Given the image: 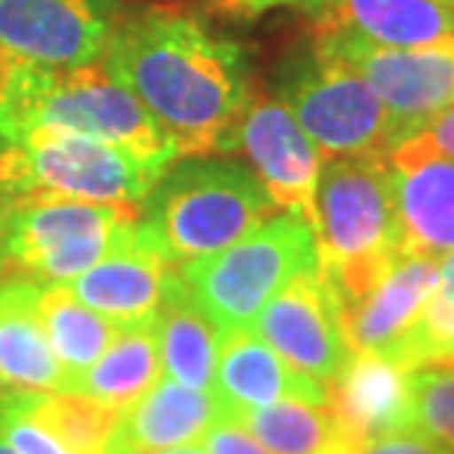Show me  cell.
<instances>
[{
	"label": "cell",
	"instance_id": "1",
	"mask_svg": "<svg viewBox=\"0 0 454 454\" xmlns=\"http://www.w3.org/2000/svg\"><path fill=\"white\" fill-rule=\"evenodd\" d=\"M101 66L133 92L177 153H215L251 101L248 51L192 12L121 15Z\"/></svg>",
	"mask_w": 454,
	"mask_h": 454
},
{
	"label": "cell",
	"instance_id": "2",
	"mask_svg": "<svg viewBox=\"0 0 454 454\" xmlns=\"http://www.w3.org/2000/svg\"><path fill=\"white\" fill-rule=\"evenodd\" d=\"M39 130L80 133L180 157L151 113L101 62L62 71L0 62V136L18 145Z\"/></svg>",
	"mask_w": 454,
	"mask_h": 454
},
{
	"label": "cell",
	"instance_id": "3",
	"mask_svg": "<svg viewBox=\"0 0 454 454\" xmlns=\"http://www.w3.org/2000/svg\"><path fill=\"white\" fill-rule=\"evenodd\" d=\"M275 213L248 162L227 153L171 160L142 201V222L157 233L175 266L227 248Z\"/></svg>",
	"mask_w": 454,
	"mask_h": 454
},
{
	"label": "cell",
	"instance_id": "4",
	"mask_svg": "<svg viewBox=\"0 0 454 454\" xmlns=\"http://www.w3.org/2000/svg\"><path fill=\"white\" fill-rule=\"evenodd\" d=\"M313 233L319 271L340 304L363 295L404 251L387 160L333 157L322 162Z\"/></svg>",
	"mask_w": 454,
	"mask_h": 454
},
{
	"label": "cell",
	"instance_id": "5",
	"mask_svg": "<svg viewBox=\"0 0 454 454\" xmlns=\"http://www.w3.org/2000/svg\"><path fill=\"white\" fill-rule=\"evenodd\" d=\"M313 269H319L316 233L295 213H271L227 248L177 266L189 295L222 333L251 328L280 286Z\"/></svg>",
	"mask_w": 454,
	"mask_h": 454
},
{
	"label": "cell",
	"instance_id": "6",
	"mask_svg": "<svg viewBox=\"0 0 454 454\" xmlns=\"http://www.w3.org/2000/svg\"><path fill=\"white\" fill-rule=\"evenodd\" d=\"M271 95L295 115L325 160L393 153L389 118L372 86L310 35L271 74Z\"/></svg>",
	"mask_w": 454,
	"mask_h": 454
},
{
	"label": "cell",
	"instance_id": "7",
	"mask_svg": "<svg viewBox=\"0 0 454 454\" xmlns=\"http://www.w3.org/2000/svg\"><path fill=\"white\" fill-rule=\"evenodd\" d=\"M139 215L142 210L136 207L59 195L15 201L6 227V275H24L39 284H71L92 269Z\"/></svg>",
	"mask_w": 454,
	"mask_h": 454
},
{
	"label": "cell",
	"instance_id": "8",
	"mask_svg": "<svg viewBox=\"0 0 454 454\" xmlns=\"http://www.w3.org/2000/svg\"><path fill=\"white\" fill-rule=\"evenodd\" d=\"M18 145L30 160L35 195H59L136 210H142V201L168 162L177 160L62 130L30 133Z\"/></svg>",
	"mask_w": 454,
	"mask_h": 454
},
{
	"label": "cell",
	"instance_id": "9",
	"mask_svg": "<svg viewBox=\"0 0 454 454\" xmlns=\"http://www.w3.org/2000/svg\"><path fill=\"white\" fill-rule=\"evenodd\" d=\"M313 39L372 86L387 110L393 148L454 101V39L431 48H380L322 21H316Z\"/></svg>",
	"mask_w": 454,
	"mask_h": 454
},
{
	"label": "cell",
	"instance_id": "10",
	"mask_svg": "<svg viewBox=\"0 0 454 454\" xmlns=\"http://www.w3.org/2000/svg\"><path fill=\"white\" fill-rule=\"evenodd\" d=\"M215 153H239L280 213L310 222L325 157L275 95H251Z\"/></svg>",
	"mask_w": 454,
	"mask_h": 454
},
{
	"label": "cell",
	"instance_id": "11",
	"mask_svg": "<svg viewBox=\"0 0 454 454\" xmlns=\"http://www.w3.org/2000/svg\"><path fill=\"white\" fill-rule=\"evenodd\" d=\"M124 0H0V62L80 68L101 62Z\"/></svg>",
	"mask_w": 454,
	"mask_h": 454
},
{
	"label": "cell",
	"instance_id": "12",
	"mask_svg": "<svg viewBox=\"0 0 454 454\" xmlns=\"http://www.w3.org/2000/svg\"><path fill=\"white\" fill-rule=\"evenodd\" d=\"M251 328L289 366L322 387H328L351 357L340 298L319 269L301 271L280 286Z\"/></svg>",
	"mask_w": 454,
	"mask_h": 454
},
{
	"label": "cell",
	"instance_id": "13",
	"mask_svg": "<svg viewBox=\"0 0 454 454\" xmlns=\"http://www.w3.org/2000/svg\"><path fill=\"white\" fill-rule=\"evenodd\" d=\"M175 269L157 233L139 215L124 227L121 239L68 286L80 301L121 328L157 319Z\"/></svg>",
	"mask_w": 454,
	"mask_h": 454
},
{
	"label": "cell",
	"instance_id": "14",
	"mask_svg": "<svg viewBox=\"0 0 454 454\" xmlns=\"http://www.w3.org/2000/svg\"><path fill=\"white\" fill-rule=\"evenodd\" d=\"M387 166L404 248L434 260L454 254V160L413 136Z\"/></svg>",
	"mask_w": 454,
	"mask_h": 454
},
{
	"label": "cell",
	"instance_id": "15",
	"mask_svg": "<svg viewBox=\"0 0 454 454\" xmlns=\"http://www.w3.org/2000/svg\"><path fill=\"white\" fill-rule=\"evenodd\" d=\"M437 275L440 260L404 248L366 293L340 304L351 351H375L389 357L419 319Z\"/></svg>",
	"mask_w": 454,
	"mask_h": 454
},
{
	"label": "cell",
	"instance_id": "16",
	"mask_svg": "<svg viewBox=\"0 0 454 454\" xmlns=\"http://www.w3.org/2000/svg\"><path fill=\"white\" fill-rule=\"evenodd\" d=\"M213 395L219 398L227 419H242L245 413L284 398L322 404L328 402V387L289 366L260 333H254V328H242L227 331L222 337Z\"/></svg>",
	"mask_w": 454,
	"mask_h": 454
},
{
	"label": "cell",
	"instance_id": "17",
	"mask_svg": "<svg viewBox=\"0 0 454 454\" xmlns=\"http://www.w3.org/2000/svg\"><path fill=\"white\" fill-rule=\"evenodd\" d=\"M328 404L360 446L411 431V369L375 351H351L328 384Z\"/></svg>",
	"mask_w": 454,
	"mask_h": 454
},
{
	"label": "cell",
	"instance_id": "18",
	"mask_svg": "<svg viewBox=\"0 0 454 454\" xmlns=\"http://www.w3.org/2000/svg\"><path fill=\"white\" fill-rule=\"evenodd\" d=\"M42 284L24 275L0 278V387L21 393H68L39 313Z\"/></svg>",
	"mask_w": 454,
	"mask_h": 454
},
{
	"label": "cell",
	"instance_id": "19",
	"mask_svg": "<svg viewBox=\"0 0 454 454\" xmlns=\"http://www.w3.org/2000/svg\"><path fill=\"white\" fill-rule=\"evenodd\" d=\"M316 21L380 48H431L454 39V0H325Z\"/></svg>",
	"mask_w": 454,
	"mask_h": 454
},
{
	"label": "cell",
	"instance_id": "20",
	"mask_svg": "<svg viewBox=\"0 0 454 454\" xmlns=\"http://www.w3.org/2000/svg\"><path fill=\"white\" fill-rule=\"evenodd\" d=\"M222 416V404L213 393L160 378L139 402L124 411L118 446L151 454L195 446Z\"/></svg>",
	"mask_w": 454,
	"mask_h": 454
},
{
	"label": "cell",
	"instance_id": "21",
	"mask_svg": "<svg viewBox=\"0 0 454 454\" xmlns=\"http://www.w3.org/2000/svg\"><path fill=\"white\" fill-rule=\"evenodd\" d=\"M157 348H160V366L162 375L177 380L184 387L207 389L213 393L215 363H219L222 348V328L207 316L189 289L180 280V271L168 280L166 298H162L157 319Z\"/></svg>",
	"mask_w": 454,
	"mask_h": 454
},
{
	"label": "cell",
	"instance_id": "22",
	"mask_svg": "<svg viewBox=\"0 0 454 454\" xmlns=\"http://www.w3.org/2000/svg\"><path fill=\"white\" fill-rule=\"evenodd\" d=\"M254 437L271 454H360L363 446L337 419L328 402L316 404L304 398L257 407L242 419Z\"/></svg>",
	"mask_w": 454,
	"mask_h": 454
},
{
	"label": "cell",
	"instance_id": "23",
	"mask_svg": "<svg viewBox=\"0 0 454 454\" xmlns=\"http://www.w3.org/2000/svg\"><path fill=\"white\" fill-rule=\"evenodd\" d=\"M162 375L157 331L153 322L121 325L113 342L92 363V369L77 380L71 393H83L89 398L127 411L136 404Z\"/></svg>",
	"mask_w": 454,
	"mask_h": 454
},
{
	"label": "cell",
	"instance_id": "24",
	"mask_svg": "<svg viewBox=\"0 0 454 454\" xmlns=\"http://www.w3.org/2000/svg\"><path fill=\"white\" fill-rule=\"evenodd\" d=\"M39 313L71 393L77 380L92 369V363L113 342L118 325L80 301L68 284H42Z\"/></svg>",
	"mask_w": 454,
	"mask_h": 454
},
{
	"label": "cell",
	"instance_id": "25",
	"mask_svg": "<svg viewBox=\"0 0 454 454\" xmlns=\"http://www.w3.org/2000/svg\"><path fill=\"white\" fill-rule=\"evenodd\" d=\"M18 407L48 428L71 454H115L124 411L83 393H21Z\"/></svg>",
	"mask_w": 454,
	"mask_h": 454
},
{
	"label": "cell",
	"instance_id": "26",
	"mask_svg": "<svg viewBox=\"0 0 454 454\" xmlns=\"http://www.w3.org/2000/svg\"><path fill=\"white\" fill-rule=\"evenodd\" d=\"M454 357V254L440 260V275L434 293L425 301L419 319L398 348L389 354L398 366L416 369L425 363L451 360Z\"/></svg>",
	"mask_w": 454,
	"mask_h": 454
},
{
	"label": "cell",
	"instance_id": "27",
	"mask_svg": "<svg viewBox=\"0 0 454 454\" xmlns=\"http://www.w3.org/2000/svg\"><path fill=\"white\" fill-rule=\"evenodd\" d=\"M411 428L454 451V357L411 369Z\"/></svg>",
	"mask_w": 454,
	"mask_h": 454
},
{
	"label": "cell",
	"instance_id": "28",
	"mask_svg": "<svg viewBox=\"0 0 454 454\" xmlns=\"http://www.w3.org/2000/svg\"><path fill=\"white\" fill-rule=\"evenodd\" d=\"M0 428L15 454H71L48 428H42L33 416H27L15 402L12 389L0 387Z\"/></svg>",
	"mask_w": 454,
	"mask_h": 454
},
{
	"label": "cell",
	"instance_id": "29",
	"mask_svg": "<svg viewBox=\"0 0 454 454\" xmlns=\"http://www.w3.org/2000/svg\"><path fill=\"white\" fill-rule=\"evenodd\" d=\"M30 195H35V186L27 151L0 136V204H15Z\"/></svg>",
	"mask_w": 454,
	"mask_h": 454
},
{
	"label": "cell",
	"instance_id": "30",
	"mask_svg": "<svg viewBox=\"0 0 454 454\" xmlns=\"http://www.w3.org/2000/svg\"><path fill=\"white\" fill-rule=\"evenodd\" d=\"M207 454H271L242 422L222 416L201 440Z\"/></svg>",
	"mask_w": 454,
	"mask_h": 454
},
{
	"label": "cell",
	"instance_id": "31",
	"mask_svg": "<svg viewBox=\"0 0 454 454\" xmlns=\"http://www.w3.org/2000/svg\"><path fill=\"white\" fill-rule=\"evenodd\" d=\"M215 12L231 18H260L271 9H304L310 15H319L325 9V0H210Z\"/></svg>",
	"mask_w": 454,
	"mask_h": 454
},
{
	"label": "cell",
	"instance_id": "32",
	"mask_svg": "<svg viewBox=\"0 0 454 454\" xmlns=\"http://www.w3.org/2000/svg\"><path fill=\"white\" fill-rule=\"evenodd\" d=\"M360 454H454V451L411 428V431H398L389 434V437L372 440L369 446H363Z\"/></svg>",
	"mask_w": 454,
	"mask_h": 454
},
{
	"label": "cell",
	"instance_id": "33",
	"mask_svg": "<svg viewBox=\"0 0 454 454\" xmlns=\"http://www.w3.org/2000/svg\"><path fill=\"white\" fill-rule=\"evenodd\" d=\"M416 139L454 160V101L446 106V110H440L434 115L431 121L416 133Z\"/></svg>",
	"mask_w": 454,
	"mask_h": 454
},
{
	"label": "cell",
	"instance_id": "34",
	"mask_svg": "<svg viewBox=\"0 0 454 454\" xmlns=\"http://www.w3.org/2000/svg\"><path fill=\"white\" fill-rule=\"evenodd\" d=\"M9 213H12V204H0V278L6 275V227H9Z\"/></svg>",
	"mask_w": 454,
	"mask_h": 454
},
{
	"label": "cell",
	"instance_id": "35",
	"mask_svg": "<svg viewBox=\"0 0 454 454\" xmlns=\"http://www.w3.org/2000/svg\"><path fill=\"white\" fill-rule=\"evenodd\" d=\"M162 454H207V449L204 446H180V449H168V451H162Z\"/></svg>",
	"mask_w": 454,
	"mask_h": 454
},
{
	"label": "cell",
	"instance_id": "36",
	"mask_svg": "<svg viewBox=\"0 0 454 454\" xmlns=\"http://www.w3.org/2000/svg\"><path fill=\"white\" fill-rule=\"evenodd\" d=\"M0 454H15V449L9 446V440H6V434H4V428H0Z\"/></svg>",
	"mask_w": 454,
	"mask_h": 454
},
{
	"label": "cell",
	"instance_id": "37",
	"mask_svg": "<svg viewBox=\"0 0 454 454\" xmlns=\"http://www.w3.org/2000/svg\"><path fill=\"white\" fill-rule=\"evenodd\" d=\"M115 454H151V451H139V449H130V446H118Z\"/></svg>",
	"mask_w": 454,
	"mask_h": 454
}]
</instances>
